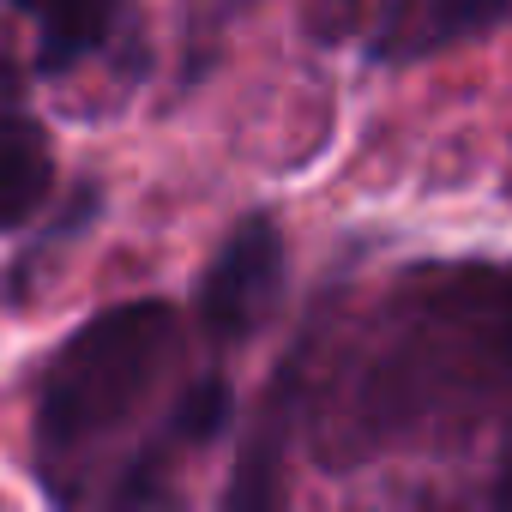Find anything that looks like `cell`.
Instances as JSON below:
<instances>
[{"label": "cell", "mask_w": 512, "mask_h": 512, "mask_svg": "<svg viewBox=\"0 0 512 512\" xmlns=\"http://www.w3.org/2000/svg\"><path fill=\"white\" fill-rule=\"evenodd\" d=\"M175 308L163 302H127L97 314L49 368L43 410H37V458L55 494H73V476L85 458H97L103 440H115L163 386L175 362Z\"/></svg>", "instance_id": "cell-1"}, {"label": "cell", "mask_w": 512, "mask_h": 512, "mask_svg": "<svg viewBox=\"0 0 512 512\" xmlns=\"http://www.w3.org/2000/svg\"><path fill=\"white\" fill-rule=\"evenodd\" d=\"M278 290H284V235L272 217H247L199 284V320L211 338H247L272 314Z\"/></svg>", "instance_id": "cell-2"}, {"label": "cell", "mask_w": 512, "mask_h": 512, "mask_svg": "<svg viewBox=\"0 0 512 512\" xmlns=\"http://www.w3.org/2000/svg\"><path fill=\"white\" fill-rule=\"evenodd\" d=\"M506 13L512 0H392L374 31V61H422L446 43L494 31Z\"/></svg>", "instance_id": "cell-3"}, {"label": "cell", "mask_w": 512, "mask_h": 512, "mask_svg": "<svg viewBox=\"0 0 512 512\" xmlns=\"http://www.w3.org/2000/svg\"><path fill=\"white\" fill-rule=\"evenodd\" d=\"M55 151L37 115H0V229L31 223V211L49 199Z\"/></svg>", "instance_id": "cell-4"}, {"label": "cell", "mask_w": 512, "mask_h": 512, "mask_svg": "<svg viewBox=\"0 0 512 512\" xmlns=\"http://www.w3.org/2000/svg\"><path fill=\"white\" fill-rule=\"evenodd\" d=\"M13 7L43 19V73H61L79 55H91L115 25V0H13Z\"/></svg>", "instance_id": "cell-5"}, {"label": "cell", "mask_w": 512, "mask_h": 512, "mask_svg": "<svg viewBox=\"0 0 512 512\" xmlns=\"http://www.w3.org/2000/svg\"><path fill=\"white\" fill-rule=\"evenodd\" d=\"M223 428H229V386L199 380V386L175 404V434L193 440V446H205V440H217Z\"/></svg>", "instance_id": "cell-6"}, {"label": "cell", "mask_w": 512, "mask_h": 512, "mask_svg": "<svg viewBox=\"0 0 512 512\" xmlns=\"http://www.w3.org/2000/svg\"><path fill=\"white\" fill-rule=\"evenodd\" d=\"M494 500L512 506V458H506V470H500V482H494Z\"/></svg>", "instance_id": "cell-7"}, {"label": "cell", "mask_w": 512, "mask_h": 512, "mask_svg": "<svg viewBox=\"0 0 512 512\" xmlns=\"http://www.w3.org/2000/svg\"><path fill=\"white\" fill-rule=\"evenodd\" d=\"M500 332H506V350H512V284H506V302H500Z\"/></svg>", "instance_id": "cell-8"}]
</instances>
